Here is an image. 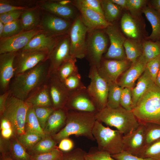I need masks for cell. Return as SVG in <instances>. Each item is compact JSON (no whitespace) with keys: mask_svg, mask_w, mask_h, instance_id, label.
<instances>
[{"mask_svg":"<svg viewBox=\"0 0 160 160\" xmlns=\"http://www.w3.org/2000/svg\"><path fill=\"white\" fill-rule=\"evenodd\" d=\"M86 40V57L90 66L100 65L103 54L108 46V40L104 32L101 30H97L88 32Z\"/></svg>","mask_w":160,"mask_h":160,"instance_id":"8","label":"cell"},{"mask_svg":"<svg viewBox=\"0 0 160 160\" xmlns=\"http://www.w3.org/2000/svg\"><path fill=\"white\" fill-rule=\"evenodd\" d=\"M86 160H117L106 152L99 150L97 147H92L85 156Z\"/></svg>","mask_w":160,"mask_h":160,"instance_id":"44","label":"cell"},{"mask_svg":"<svg viewBox=\"0 0 160 160\" xmlns=\"http://www.w3.org/2000/svg\"><path fill=\"white\" fill-rule=\"evenodd\" d=\"M4 26V24L0 21V38L1 37L3 34Z\"/></svg>","mask_w":160,"mask_h":160,"instance_id":"63","label":"cell"},{"mask_svg":"<svg viewBox=\"0 0 160 160\" xmlns=\"http://www.w3.org/2000/svg\"><path fill=\"white\" fill-rule=\"evenodd\" d=\"M122 31L128 37L136 40L140 36V31L137 22L130 14L125 13L121 20Z\"/></svg>","mask_w":160,"mask_h":160,"instance_id":"29","label":"cell"},{"mask_svg":"<svg viewBox=\"0 0 160 160\" xmlns=\"http://www.w3.org/2000/svg\"><path fill=\"white\" fill-rule=\"evenodd\" d=\"M24 11L15 10L0 14V21L5 24L18 20Z\"/></svg>","mask_w":160,"mask_h":160,"instance_id":"50","label":"cell"},{"mask_svg":"<svg viewBox=\"0 0 160 160\" xmlns=\"http://www.w3.org/2000/svg\"><path fill=\"white\" fill-rule=\"evenodd\" d=\"M155 83L156 85L160 88V66Z\"/></svg>","mask_w":160,"mask_h":160,"instance_id":"61","label":"cell"},{"mask_svg":"<svg viewBox=\"0 0 160 160\" xmlns=\"http://www.w3.org/2000/svg\"><path fill=\"white\" fill-rule=\"evenodd\" d=\"M138 157L160 160V139L144 147Z\"/></svg>","mask_w":160,"mask_h":160,"instance_id":"39","label":"cell"},{"mask_svg":"<svg viewBox=\"0 0 160 160\" xmlns=\"http://www.w3.org/2000/svg\"><path fill=\"white\" fill-rule=\"evenodd\" d=\"M146 1L145 0H127V9L132 15H136L139 11L143 8Z\"/></svg>","mask_w":160,"mask_h":160,"instance_id":"49","label":"cell"},{"mask_svg":"<svg viewBox=\"0 0 160 160\" xmlns=\"http://www.w3.org/2000/svg\"><path fill=\"white\" fill-rule=\"evenodd\" d=\"M40 9L38 6L23 12L20 20L24 31L32 30L38 27L41 20Z\"/></svg>","mask_w":160,"mask_h":160,"instance_id":"27","label":"cell"},{"mask_svg":"<svg viewBox=\"0 0 160 160\" xmlns=\"http://www.w3.org/2000/svg\"><path fill=\"white\" fill-rule=\"evenodd\" d=\"M63 82L66 88L70 92L87 88L81 81V76L79 72L68 76Z\"/></svg>","mask_w":160,"mask_h":160,"instance_id":"40","label":"cell"},{"mask_svg":"<svg viewBox=\"0 0 160 160\" xmlns=\"http://www.w3.org/2000/svg\"><path fill=\"white\" fill-rule=\"evenodd\" d=\"M16 53L0 54V87L2 93L8 90L10 83L15 76L13 63Z\"/></svg>","mask_w":160,"mask_h":160,"instance_id":"20","label":"cell"},{"mask_svg":"<svg viewBox=\"0 0 160 160\" xmlns=\"http://www.w3.org/2000/svg\"><path fill=\"white\" fill-rule=\"evenodd\" d=\"M76 59L72 57L64 62L59 67L57 73L62 81L70 76L79 72L76 64Z\"/></svg>","mask_w":160,"mask_h":160,"instance_id":"38","label":"cell"},{"mask_svg":"<svg viewBox=\"0 0 160 160\" xmlns=\"http://www.w3.org/2000/svg\"><path fill=\"white\" fill-rule=\"evenodd\" d=\"M160 66V56L148 62L146 68L149 71L152 79L155 83Z\"/></svg>","mask_w":160,"mask_h":160,"instance_id":"48","label":"cell"},{"mask_svg":"<svg viewBox=\"0 0 160 160\" xmlns=\"http://www.w3.org/2000/svg\"><path fill=\"white\" fill-rule=\"evenodd\" d=\"M29 8L27 6H16L11 5L8 1H0V15L8 12L17 10H25Z\"/></svg>","mask_w":160,"mask_h":160,"instance_id":"52","label":"cell"},{"mask_svg":"<svg viewBox=\"0 0 160 160\" xmlns=\"http://www.w3.org/2000/svg\"><path fill=\"white\" fill-rule=\"evenodd\" d=\"M38 4L41 9L65 19L69 20L75 15V10L72 7L62 5L58 1H41Z\"/></svg>","mask_w":160,"mask_h":160,"instance_id":"24","label":"cell"},{"mask_svg":"<svg viewBox=\"0 0 160 160\" xmlns=\"http://www.w3.org/2000/svg\"><path fill=\"white\" fill-rule=\"evenodd\" d=\"M123 151L139 156L145 146L144 125L140 123L135 130L123 135Z\"/></svg>","mask_w":160,"mask_h":160,"instance_id":"19","label":"cell"},{"mask_svg":"<svg viewBox=\"0 0 160 160\" xmlns=\"http://www.w3.org/2000/svg\"><path fill=\"white\" fill-rule=\"evenodd\" d=\"M77 1L85 7L97 12L104 18L100 0H78Z\"/></svg>","mask_w":160,"mask_h":160,"instance_id":"51","label":"cell"},{"mask_svg":"<svg viewBox=\"0 0 160 160\" xmlns=\"http://www.w3.org/2000/svg\"><path fill=\"white\" fill-rule=\"evenodd\" d=\"M111 1L121 8L127 9V0H111Z\"/></svg>","mask_w":160,"mask_h":160,"instance_id":"59","label":"cell"},{"mask_svg":"<svg viewBox=\"0 0 160 160\" xmlns=\"http://www.w3.org/2000/svg\"><path fill=\"white\" fill-rule=\"evenodd\" d=\"M17 137L27 152L31 149L42 138L36 134L29 132H25L24 134Z\"/></svg>","mask_w":160,"mask_h":160,"instance_id":"41","label":"cell"},{"mask_svg":"<svg viewBox=\"0 0 160 160\" xmlns=\"http://www.w3.org/2000/svg\"><path fill=\"white\" fill-rule=\"evenodd\" d=\"M49 53L47 50L16 52L13 63L15 75L23 73L47 60Z\"/></svg>","mask_w":160,"mask_h":160,"instance_id":"10","label":"cell"},{"mask_svg":"<svg viewBox=\"0 0 160 160\" xmlns=\"http://www.w3.org/2000/svg\"><path fill=\"white\" fill-rule=\"evenodd\" d=\"M111 156L117 160H153L150 158H143L135 156L124 151Z\"/></svg>","mask_w":160,"mask_h":160,"instance_id":"53","label":"cell"},{"mask_svg":"<svg viewBox=\"0 0 160 160\" xmlns=\"http://www.w3.org/2000/svg\"><path fill=\"white\" fill-rule=\"evenodd\" d=\"M43 32L39 28H37L30 31H24L10 37L1 38L0 54L17 52L20 51L28 43L34 36Z\"/></svg>","mask_w":160,"mask_h":160,"instance_id":"13","label":"cell"},{"mask_svg":"<svg viewBox=\"0 0 160 160\" xmlns=\"http://www.w3.org/2000/svg\"><path fill=\"white\" fill-rule=\"evenodd\" d=\"M59 37L53 36L44 32L39 33L34 36L20 51L47 50L49 53L55 46Z\"/></svg>","mask_w":160,"mask_h":160,"instance_id":"22","label":"cell"},{"mask_svg":"<svg viewBox=\"0 0 160 160\" xmlns=\"http://www.w3.org/2000/svg\"><path fill=\"white\" fill-rule=\"evenodd\" d=\"M24 31L20 19L4 24V31L1 38L10 37Z\"/></svg>","mask_w":160,"mask_h":160,"instance_id":"43","label":"cell"},{"mask_svg":"<svg viewBox=\"0 0 160 160\" xmlns=\"http://www.w3.org/2000/svg\"><path fill=\"white\" fill-rule=\"evenodd\" d=\"M0 160H14L11 158L9 156L5 155L1 156Z\"/></svg>","mask_w":160,"mask_h":160,"instance_id":"64","label":"cell"},{"mask_svg":"<svg viewBox=\"0 0 160 160\" xmlns=\"http://www.w3.org/2000/svg\"><path fill=\"white\" fill-rule=\"evenodd\" d=\"M96 120L95 113L68 110L65 126L52 137L57 143L71 135L95 141L92 130Z\"/></svg>","mask_w":160,"mask_h":160,"instance_id":"2","label":"cell"},{"mask_svg":"<svg viewBox=\"0 0 160 160\" xmlns=\"http://www.w3.org/2000/svg\"><path fill=\"white\" fill-rule=\"evenodd\" d=\"M142 12L151 24L152 31L147 39L155 41L160 40V14L151 6L143 8Z\"/></svg>","mask_w":160,"mask_h":160,"instance_id":"28","label":"cell"},{"mask_svg":"<svg viewBox=\"0 0 160 160\" xmlns=\"http://www.w3.org/2000/svg\"><path fill=\"white\" fill-rule=\"evenodd\" d=\"M120 105L127 110L132 111L133 108L131 89L127 88L122 89L120 100Z\"/></svg>","mask_w":160,"mask_h":160,"instance_id":"47","label":"cell"},{"mask_svg":"<svg viewBox=\"0 0 160 160\" xmlns=\"http://www.w3.org/2000/svg\"><path fill=\"white\" fill-rule=\"evenodd\" d=\"M33 108L36 116L43 130L49 118L55 109L51 106H38Z\"/></svg>","mask_w":160,"mask_h":160,"instance_id":"42","label":"cell"},{"mask_svg":"<svg viewBox=\"0 0 160 160\" xmlns=\"http://www.w3.org/2000/svg\"><path fill=\"white\" fill-rule=\"evenodd\" d=\"M143 124L144 147L160 139V125L152 123Z\"/></svg>","mask_w":160,"mask_h":160,"instance_id":"36","label":"cell"},{"mask_svg":"<svg viewBox=\"0 0 160 160\" xmlns=\"http://www.w3.org/2000/svg\"><path fill=\"white\" fill-rule=\"evenodd\" d=\"M71 57L68 33L58 37L55 46L49 53V76L51 74L57 72L62 64Z\"/></svg>","mask_w":160,"mask_h":160,"instance_id":"11","label":"cell"},{"mask_svg":"<svg viewBox=\"0 0 160 160\" xmlns=\"http://www.w3.org/2000/svg\"><path fill=\"white\" fill-rule=\"evenodd\" d=\"M110 42L109 47L104 57L107 59L122 60L126 58L124 47L125 38L117 27L113 25H109L105 30Z\"/></svg>","mask_w":160,"mask_h":160,"instance_id":"14","label":"cell"},{"mask_svg":"<svg viewBox=\"0 0 160 160\" xmlns=\"http://www.w3.org/2000/svg\"><path fill=\"white\" fill-rule=\"evenodd\" d=\"M154 84L149 71L145 67L144 71L138 79L136 86L131 89L133 109L143 94Z\"/></svg>","mask_w":160,"mask_h":160,"instance_id":"26","label":"cell"},{"mask_svg":"<svg viewBox=\"0 0 160 160\" xmlns=\"http://www.w3.org/2000/svg\"><path fill=\"white\" fill-rule=\"evenodd\" d=\"M30 105L25 101L10 94L8 97L2 115L11 123L15 135L19 136L25 133L26 114Z\"/></svg>","mask_w":160,"mask_h":160,"instance_id":"6","label":"cell"},{"mask_svg":"<svg viewBox=\"0 0 160 160\" xmlns=\"http://www.w3.org/2000/svg\"><path fill=\"white\" fill-rule=\"evenodd\" d=\"M25 129V132L33 133L42 138L47 135L40 124L35 114L33 107L30 105L26 115Z\"/></svg>","mask_w":160,"mask_h":160,"instance_id":"30","label":"cell"},{"mask_svg":"<svg viewBox=\"0 0 160 160\" xmlns=\"http://www.w3.org/2000/svg\"><path fill=\"white\" fill-rule=\"evenodd\" d=\"M140 123L150 122L160 125V88L151 86L132 110Z\"/></svg>","mask_w":160,"mask_h":160,"instance_id":"4","label":"cell"},{"mask_svg":"<svg viewBox=\"0 0 160 160\" xmlns=\"http://www.w3.org/2000/svg\"><path fill=\"white\" fill-rule=\"evenodd\" d=\"M100 1L105 20L110 23L116 20L120 14L121 8L111 0Z\"/></svg>","mask_w":160,"mask_h":160,"instance_id":"34","label":"cell"},{"mask_svg":"<svg viewBox=\"0 0 160 160\" xmlns=\"http://www.w3.org/2000/svg\"><path fill=\"white\" fill-rule=\"evenodd\" d=\"M0 144V151L1 156H9V139H5L1 136Z\"/></svg>","mask_w":160,"mask_h":160,"instance_id":"55","label":"cell"},{"mask_svg":"<svg viewBox=\"0 0 160 160\" xmlns=\"http://www.w3.org/2000/svg\"><path fill=\"white\" fill-rule=\"evenodd\" d=\"M147 62L142 55L122 76L117 83L121 88L132 89L136 80L143 74Z\"/></svg>","mask_w":160,"mask_h":160,"instance_id":"21","label":"cell"},{"mask_svg":"<svg viewBox=\"0 0 160 160\" xmlns=\"http://www.w3.org/2000/svg\"><path fill=\"white\" fill-rule=\"evenodd\" d=\"M86 152L80 148H77L67 152H64L59 160H86Z\"/></svg>","mask_w":160,"mask_h":160,"instance_id":"46","label":"cell"},{"mask_svg":"<svg viewBox=\"0 0 160 160\" xmlns=\"http://www.w3.org/2000/svg\"><path fill=\"white\" fill-rule=\"evenodd\" d=\"M124 47L126 58L132 63L135 62L142 54L143 44L136 40L126 39Z\"/></svg>","mask_w":160,"mask_h":160,"instance_id":"32","label":"cell"},{"mask_svg":"<svg viewBox=\"0 0 160 160\" xmlns=\"http://www.w3.org/2000/svg\"><path fill=\"white\" fill-rule=\"evenodd\" d=\"M72 23L69 20L46 12L42 15L38 28L50 35L59 37L68 33Z\"/></svg>","mask_w":160,"mask_h":160,"instance_id":"12","label":"cell"},{"mask_svg":"<svg viewBox=\"0 0 160 160\" xmlns=\"http://www.w3.org/2000/svg\"><path fill=\"white\" fill-rule=\"evenodd\" d=\"M151 2V6L160 14V0H153Z\"/></svg>","mask_w":160,"mask_h":160,"instance_id":"60","label":"cell"},{"mask_svg":"<svg viewBox=\"0 0 160 160\" xmlns=\"http://www.w3.org/2000/svg\"><path fill=\"white\" fill-rule=\"evenodd\" d=\"M108 92L107 106L116 108L120 105V100L123 88L118 84L117 81L108 83Z\"/></svg>","mask_w":160,"mask_h":160,"instance_id":"35","label":"cell"},{"mask_svg":"<svg viewBox=\"0 0 160 160\" xmlns=\"http://www.w3.org/2000/svg\"><path fill=\"white\" fill-rule=\"evenodd\" d=\"M74 143L73 141L68 137L62 139L59 142L58 148L64 152L70 151L73 149Z\"/></svg>","mask_w":160,"mask_h":160,"instance_id":"54","label":"cell"},{"mask_svg":"<svg viewBox=\"0 0 160 160\" xmlns=\"http://www.w3.org/2000/svg\"><path fill=\"white\" fill-rule=\"evenodd\" d=\"M142 55L147 63L160 56V41H147L142 44Z\"/></svg>","mask_w":160,"mask_h":160,"instance_id":"37","label":"cell"},{"mask_svg":"<svg viewBox=\"0 0 160 160\" xmlns=\"http://www.w3.org/2000/svg\"><path fill=\"white\" fill-rule=\"evenodd\" d=\"M9 140V156L14 160H31L29 154L24 147L14 135Z\"/></svg>","mask_w":160,"mask_h":160,"instance_id":"31","label":"cell"},{"mask_svg":"<svg viewBox=\"0 0 160 160\" xmlns=\"http://www.w3.org/2000/svg\"><path fill=\"white\" fill-rule=\"evenodd\" d=\"M96 120L116 128L123 135L136 129L140 123L132 111L121 106L113 108L106 106L95 113Z\"/></svg>","mask_w":160,"mask_h":160,"instance_id":"3","label":"cell"},{"mask_svg":"<svg viewBox=\"0 0 160 160\" xmlns=\"http://www.w3.org/2000/svg\"><path fill=\"white\" fill-rule=\"evenodd\" d=\"M57 143L52 136L47 135L28 152L31 155L47 153L55 148Z\"/></svg>","mask_w":160,"mask_h":160,"instance_id":"33","label":"cell"},{"mask_svg":"<svg viewBox=\"0 0 160 160\" xmlns=\"http://www.w3.org/2000/svg\"><path fill=\"white\" fill-rule=\"evenodd\" d=\"M58 1L60 4L63 5H69L71 2V1L68 0Z\"/></svg>","mask_w":160,"mask_h":160,"instance_id":"62","label":"cell"},{"mask_svg":"<svg viewBox=\"0 0 160 160\" xmlns=\"http://www.w3.org/2000/svg\"><path fill=\"white\" fill-rule=\"evenodd\" d=\"M1 136L6 139H9L15 135L12 128L1 129Z\"/></svg>","mask_w":160,"mask_h":160,"instance_id":"57","label":"cell"},{"mask_svg":"<svg viewBox=\"0 0 160 160\" xmlns=\"http://www.w3.org/2000/svg\"><path fill=\"white\" fill-rule=\"evenodd\" d=\"M10 94V91L8 90L1 93L0 95V114L1 116L4 109L5 105L8 97Z\"/></svg>","mask_w":160,"mask_h":160,"instance_id":"56","label":"cell"},{"mask_svg":"<svg viewBox=\"0 0 160 160\" xmlns=\"http://www.w3.org/2000/svg\"><path fill=\"white\" fill-rule=\"evenodd\" d=\"M68 111L65 107L55 110L49 118L43 129L46 135L52 136L64 127Z\"/></svg>","mask_w":160,"mask_h":160,"instance_id":"23","label":"cell"},{"mask_svg":"<svg viewBox=\"0 0 160 160\" xmlns=\"http://www.w3.org/2000/svg\"><path fill=\"white\" fill-rule=\"evenodd\" d=\"M73 3L80 12L81 20L87 29L88 32L105 29L113 25L100 14L81 4L77 0L73 1Z\"/></svg>","mask_w":160,"mask_h":160,"instance_id":"17","label":"cell"},{"mask_svg":"<svg viewBox=\"0 0 160 160\" xmlns=\"http://www.w3.org/2000/svg\"><path fill=\"white\" fill-rule=\"evenodd\" d=\"M63 152L57 146L52 150L45 153L31 155V160H59Z\"/></svg>","mask_w":160,"mask_h":160,"instance_id":"45","label":"cell"},{"mask_svg":"<svg viewBox=\"0 0 160 160\" xmlns=\"http://www.w3.org/2000/svg\"><path fill=\"white\" fill-rule=\"evenodd\" d=\"M88 31L81 20L80 16L72 23L68 34L70 41V53L76 58L82 59L86 57V36Z\"/></svg>","mask_w":160,"mask_h":160,"instance_id":"9","label":"cell"},{"mask_svg":"<svg viewBox=\"0 0 160 160\" xmlns=\"http://www.w3.org/2000/svg\"><path fill=\"white\" fill-rule=\"evenodd\" d=\"M92 134L100 151L111 155L123 151V135L117 130L105 127L102 122L96 120L92 130Z\"/></svg>","mask_w":160,"mask_h":160,"instance_id":"5","label":"cell"},{"mask_svg":"<svg viewBox=\"0 0 160 160\" xmlns=\"http://www.w3.org/2000/svg\"><path fill=\"white\" fill-rule=\"evenodd\" d=\"M49 67L47 60L31 69L15 75L8 89L10 94L25 101L33 91L47 82Z\"/></svg>","mask_w":160,"mask_h":160,"instance_id":"1","label":"cell"},{"mask_svg":"<svg viewBox=\"0 0 160 160\" xmlns=\"http://www.w3.org/2000/svg\"><path fill=\"white\" fill-rule=\"evenodd\" d=\"M68 110L96 113L98 110L87 88L70 92L65 107Z\"/></svg>","mask_w":160,"mask_h":160,"instance_id":"16","label":"cell"},{"mask_svg":"<svg viewBox=\"0 0 160 160\" xmlns=\"http://www.w3.org/2000/svg\"><path fill=\"white\" fill-rule=\"evenodd\" d=\"M47 84L53 107L55 109L65 107L70 92L60 79L57 72L49 76Z\"/></svg>","mask_w":160,"mask_h":160,"instance_id":"15","label":"cell"},{"mask_svg":"<svg viewBox=\"0 0 160 160\" xmlns=\"http://www.w3.org/2000/svg\"><path fill=\"white\" fill-rule=\"evenodd\" d=\"M1 117L0 129H7L12 128L10 121L3 117Z\"/></svg>","mask_w":160,"mask_h":160,"instance_id":"58","label":"cell"},{"mask_svg":"<svg viewBox=\"0 0 160 160\" xmlns=\"http://www.w3.org/2000/svg\"><path fill=\"white\" fill-rule=\"evenodd\" d=\"M129 64L127 60L106 59L101 60L99 67L97 68L99 75L108 83L117 81L119 76L129 67Z\"/></svg>","mask_w":160,"mask_h":160,"instance_id":"18","label":"cell"},{"mask_svg":"<svg viewBox=\"0 0 160 160\" xmlns=\"http://www.w3.org/2000/svg\"><path fill=\"white\" fill-rule=\"evenodd\" d=\"M88 76L90 82L87 90L98 111L107 106L108 84L99 75L95 66H90Z\"/></svg>","mask_w":160,"mask_h":160,"instance_id":"7","label":"cell"},{"mask_svg":"<svg viewBox=\"0 0 160 160\" xmlns=\"http://www.w3.org/2000/svg\"><path fill=\"white\" fill-rule=\"evenodd\" d=\"M25 101L33 107H52L47 82L33 91Z\"/></svg>","mask_w":160,"mask_h":160,"instance_id":"25","label":"cell"}]
</instances>
